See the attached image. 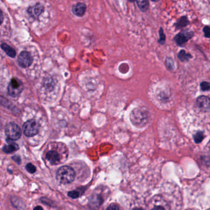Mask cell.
<instances>
[{"instance_id": "obj_1", "label": "cell", "mask_w": 210, "mask_h": 210, "mask_svg": "<svg viewBox=\"0 0 210 210\" xmlns=\"http://www.w3.org/2000/svg\"><path fill=\"white\" fill-rule=\"evenodd\" d=\"M57 181L62 184L72 182L75 178V171L70 167L63 166L58 169L56 173Z\"/></svg>"}, {"instance_id": "obj_2", "label": "cell", "mask_w": 210, "mask_h": 210, "mask_svg": "<svg viewBox=\"0 0 210 210\" xmlns=\"http://www.w3.org/2000/svg\"><path fill=\"white\" fill-rule=\"evenodd\" d=\"M130 119L132 123L137 127L144 126L148 122V113L142 108H136L130 114Z\"/></svg>"}, {"instance_id": "obj_3", "label": "cell", "mask_w": 210, "mask_h": 210, "mask_svg": "<svg viewBox=\"0 0 210 210\" xmlns=\"http://www.w3.org/2000/svg\"><path fill=\"white\" fill-rule=\"evenodd\" d=\"M5 133L9 139L16 141L21 137L22 131L18 125L14 122H10L6 127Z\"/></svg>"}, {"instance_id": "obj_4", "label": "cell", "mask_w": 210, "mask_h": 210, "mask_svg": "<svg viewBox=\"0 0 210 210\" xmlns=\"http://www.w3.org/2000/svg\"><path fill=\"white\" fill-rule=\"evenodd\" d=\"M23 89V86L22 82L16 78H13L11 79L10 83L9 84L7 93L10 96L16 97L20 94Z\"/></svg>"}, {"instance_id": "obj_5", "label": "cell", "mask_w": 210, "mask_h": 210, "mask_svg": "<svg viewBox=\"0 0 210 210\" xmlns=\"http://www.w3.org/2000/svg\"><path fill=\"white\" fill-rule=\"evenodd\" d=\"M23 130L25 136L28 137L33 136L38 133L39 124L35 120H28L23 124Z\"/></svg>"}, {"instance_id": "obj_6", "label": "cell", "mask_w": 210, "mask_h": 210, "mask_svg": "<svg viewBox=\"0 0 210 210\" xmlns=\"http://www.w3.org/2000/svg\"><path fill=\"white\" fill-rule=\"evenodd\" d=\"M193 36L194 33L192 31L189 30H184L178 33L174 37V41H176L178 45H182L188 42L190 39H191Z\"/></svg>"}, {"instance_id": "obj_7", "label": "cell", "mask_w": 210, "mask_h": 210, "mask_svg": "<svg viewBox=\"0 0 210 210\" xmlns=\"http://www.w3.org/2000/svg\"><path fill=\"white\" fill-rule=\"evenodd\" d=\"M33 63V58L30 54L26 51L22 52L18 57V63L22 68H27Z\"/></svg>"}, {"instance_id": "obj_8", "label": "cell", "mask_w": 210, "mask_h": 210, "mask_svg": "<svg viewBox=\"0 0 210 210\" xmlns=\"http://www.w3.org/2000/svg\"><path fill=\"white\" fill-rule=\"evenodd\" d=\"M44 11V6L39 3H38L29 7L28 9V14L31 18L38 19L43 14Z\"/></svg>"}, {"instance_id": "obj_9", "label": "cell", "mask_w": 210, "mask_h": 210, "mask_svg": "<svg viewBox=\"0 0 210 210\" xmlns=\"http://www.w3.org/2000/svg\"><path fill=\"white\" fill-rule=\"evenodd\" d=\"M46 159L48 160L52 165H58L60 163L61 157L58 152L54 150H51L48 152L45 156Z\"/></svg>"}, {"instance_id": "obj_10", "label": "cell", "mask_w": 210, "mask_h": 210, "mask_svg": "<svg viewBox=\"0 0 210 210\" xmlns=\"http://www.w3.org/2000/svg\"><path fill=\"white\" fill-rule=\"evenodd\" d=\"M197 104L201 110L208 111L210 109V99L205 96H200L197 100Z\"/></svg>"}, {"instance_id": "obj_11", "label": "cell", "mask_w": 210, "mask_h": 210, "mask_svg": "<svg viewBox=\"0 0 210 210\" xmlns=\"http://www.w3.org/2000/svg\"><path fill=\"white\" fill-rule=\"evenodd\" d=\"M72 10L73 12V13L79 17L83 16L86 13V6L85 4L82 3H79L76 4H75L72 9Z\"/></svg>"}, {"instance_id": "obj_12", "label": "cell", "mask_w": 210, "mask_h": 210, "mask_svg": "<svg viewBox=\"0 0 210 210\" xmlns=\"http://www.w3.org/2000/svg\"><path fill=\"white\" fill-rule=\"evenodd\" d=\"M7 142L9 143L8 145H6L3 147V150L6 153H14V151L17 150L19 149V146L16 143H13V140H11L9 138L7 139Z\"/></svg>"}, {"instance_id": "obj_13", "label": "cell", "mask_w": 210, "mask_h": 210, "mask_svg": "<svg viewBox=\"0 0 210 210\" xmlns=\"http://www.w3.org/2000/svg\"><path fill=\"white\" fill-rule=\"evenodd\" d=\"M1 48L6 53V54L9 56L10 57L14 58L16 55V52L14 49H13L12 47L9 46L7 44H1Z\"/></svg>"}, {"instance_id": "obj_14", "label": "cell", "mask_w": 210, "mask_h": 210, "mask_svg": "<svg viewBox=\"0 0 210 210\" xmlns=\"http://www.w3.org/2000/svg\"><path fill=\"white\" fill-rule=\"evenodd\" d=\"M136 2L139 8L141 11L145 12L149 8L148 0H136Z\"/></svg>"}, {"instance_id": "obj_15", "label": "cell", "mask_w": 210, "mask_h": 210, "mask_svg": "<svg viewBox=\"0 0 210 210\" xmlns=\"http://www.w3.org/2000/svg\"><path fill=\"white\" fill-rule=\"evenodd\" d=\"M188 23H189V22H188V19H187L186 17H182L181 18H180L178 20L177 23H176V27L178 29L182 28L188 25Z\"/></svg>"}, {"instance_id": "obj_16", "label": "cell", "mask_w": 210, "mask_h": 210, "mask_svg": "<svg viewBox=\"0 0 210 210\" xmlns=\"http://www.w3.org/2000/svg\"><path fill=\"white\" fill-rule=\"evenodd\" d=\"M191 57H192V56L190 54H187L184 50L181 51L178 54V58H179V60H181L182 62L188 61L189 58H191Z\"/></svg>"}, {"instance_id": "obj_17", "label": "cell", "mask_w": 210, "mask_h": 210, "mask_svg": "<svg viewBox=\"0 0 210 210\" xmlns=\"http://www.w3.org/2000/svg\"><path fill=\"white\" fill-rule=\"evenodd\" d=\"M204 136L203 133L202 132H198L194 136V139L195 143H200L202 141V140L203 139Z\"/></svg>"}, {"instance_id": "obj_18", "label": "cell", "mask_w": 210, "mask_h": 210, "mask_svg": "<svg viewBox=\"0 0 210 210\" xmlns=\"http://www.w3.org/2000/svg\"><path fill=\"white\" fill-rule=\"evenodd\" d=\"M25 168H26V170L30 173H34L36 171V167H35V166H34L31 163H27Z\"/></svg>"}, {"instance_id": "obj_19", "label": "cell", "mask_w": 210, "mask_h": 210, "mask_svg": "<svg viewBox=\"0 0 210 210\" xmlns=\"http://www.w3.org/2000/svg\"><path fill=\"white\" fill-rule=\"evenodd\" d=\"M159 34H160V39H159V42L161 44H163L165 43V35L164 33H163V30L162 28L160 29Z\"/></svg>"}, {"instance_id": "obj_20", "label": "cell", "mask_w": 210, "mask_h": 210, "mask_svg": "<svg viewBox=\"0 0 210 210\" xmlns=\"http://www.w3.org/2000/svg\"><path fill=\"white\" fill-rule=\"evenodd\" d=\"M200 87L203 91L210 90V84L207 82H203L200 84Z\"/></svg>"}, {"instance_id": "obj_21", "label": "cell", "mask_w": 210, "mask_h": 210, "mask_svg": "<svg viewBox=\"0 0 210 210\" xmlns=\"http://www.w3.org/2000/svg\"><path fill=\"white\" fill-rule=\"evenodd\" d=\"M68 196L69 197H71L72 198H78L79 197V192L78 191H70L68 192Z\"/></svg>"}, {"instance_id": "obj_22", "label": "cell", "mask_w": 210, "mask_h": 210, "mask_svg": "<svg viewBox=\"0 0 210 210\" xmlns=\"http://www.w3.org/2000/svg\"><path fill=\"white\" fill-rule=\"evenodd\" d=\"M203 32L205 33V36L206 38H210V27L206 26L203 28Z\"/></svg>"}, {"instance_id": "obj_23", "label": "cell", "mask_w": 210, "mask_h": 210, "mask_svg": "<svg viewBox=\"0 0 210 210\" xmlns=\"http://www.w3.org/2000/svg\"><path fill=\"white\" fill-rule=\"evenodd\" d=\"M106 210H120L119 207L115 205H109L108 208L106 209Z\"/></svg>"}, {"instance_id": "obj_24", "label": "cell", "mask_w": 210, "mask_h": 210, "mask_svg": "<svg viewBox=\"0 0 210 210\" xmlns=\"http://www.w3.org/2000/svg\"><path fill=\"white\" fill-rule=\"evenodd\" d=\"M12 159H13L16 163H17L18 164H20V162H21V159H20V157L18 156H13V157H12Z\"/></svg>"}, {"instance_id": "obj_25", "label": "cell", "mask_w": 210, "mask_h": 210, "mask_svg": "<svg viewBox=\"0 0 210 210\" xmlns=\"http://www.w3.org/2000/svg\"><path fill=\"white\" fill-rule=\"evenodd\" d=\"M3 20H4L3 13V12L1 10H0V25H1V23H3Z\"/></svg>"}, {"instance_id": "obj_26", "label": "cell", "mask_w": 210, "mask_h": 210, "mask_svg": "<svg viewBox=\"0 0 210 210\" xmlns=\"http://www.w3.org/2000/svg\"><path fill=\"white\" fill-rule=\"evenodd\" d=\"M152 210H165L164 208H163L162 206H156L154 207L153 209Z\"/></svg>"}, {"instance_id": "obj_27", "label": "cell", "mask_w": 210, "mask_h": 210, "mask_svg": "<svg viewBox=\"0 0 210 210\" xmlns=\"http://www.w3.org/2000/svg\"><path fill=\"white\" fill-rule=\"evenodd\" d=\"M33 210H43V208L40 206H38L36 207H35Z\"/></svg>"}, {"instance_id": "obj_28", "label": "cell", "mask_w": 210, "mask_h": 210, "mask_svg": "<svg viewBox=\"0 0 210 210\" xmlns=\"http://www.w3.org/2000/svg\"><path fill=\"white\" fill-rule=\"evenodd\" d=\"M133 210H143V209H141V208H135Z\"/></svg>"}, {"instance_id": "obj_29", "label": "cell", "mask_w": 210, "mask_h": 210, "mask_svg": "<svg viewBox=\"0 0 210 210\" xmlns=\"http://www.w3.org/2000/svg\"><path fill=\"white\" fill-rule=\"evenodd\" d=\"M128 1H130V2H133V1H135V0H128Z\"/></svg>"}, {"instance_id": "obj_30", "label": "cell", "mask_w": 210, "mask_h": 210, "mask_svg": "<svg viewBox=\"0 0 210 210\" xmlns=\"http://www.w3.org/2000/svg\"><path fill=\"white\" fill-rule=\"evenodd\" d=\"M151 1H159V0H151Z\"/></svg>"}]
</instances>
